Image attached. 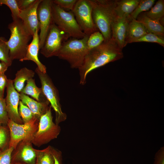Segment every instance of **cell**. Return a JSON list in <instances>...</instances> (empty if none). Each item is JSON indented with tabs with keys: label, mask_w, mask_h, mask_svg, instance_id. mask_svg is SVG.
Here are the masks:
<instances>
[{
	"label": "cell",
	"mask_w": 164,
	"mask_h": 164,
	"mask_svg": "<svg viewBox=\"0 0 164 164\" xmlns=\"http://www.w3.org/2000/svg\"><path fill=\"white\" fill-rule=\"evenodd\" d=\"M122 55V49L111 39L104 41L98 46L89 50L78 69L80 83H85L86 76L91 71L119 59Z\"/></svg>",
	"instance_id": "obj_1"
},
{
	"label": "cell",
	"mask_w": 164,
	"mask_h": 164,
	"mask_svg": "<svg viewBox=\"0 0 164 164\" xmlns=\"http://www.w3.org/2000/svg\"><path fill=\"white\" fill-rule=\"evenodd\" d=\"M92 9L94 22L102 34L104 41L111 38V24L117 17L114 12L113 0H88Z\"/></svg>",
	"instance_id": "obj_2"
},
{
	"label": "cell",
	"mask_w": 164,
	"mask_h": 164,
	"mask_svg": "<svg viewBox=\"0 0 164 164\" xmlns=\"http://www.w3.org/2000/svg\"><path fill=\"white\" fill-rule=\"evenodd\" d=\"M8 28L11 34L5 43L9 50L10 59L12 61L14 60L20 61L24 57L29 42L32 36L20 19L13 20L9 24Z\"/></svg>",
	"instance_id": "obj_3"
},
{
	"label": "cell",
	"mask_w": 164,
	"mask_h": 164,
	"mask_svg": "<svg viewBox=\"0 0 164 164\" xmlns=\"http://www.w3.org/2000/svg\"><path fill=\"white\" fill-rule=\"evenodd\" d=\"M89 36L77 39L70 38L64 41L56 56L67 61L72 68H79L89 51L87 43Z\"/></svg>",
	"instance_id": "obj_4"
},
{
	"label": "cell",
	"mask_w": 164,
	"mask_h": 164,
	"mask_svg": "<svg viewBox=\"0 0 164 164\" xmlns=\"http://www.w3.org/2000/svg\"><path fill=\"white\" fill-rule=\"evenodd\" d=\"M52 15L53 22L68 39H80L86 35L82 30L71 11H66L52 2Z\"/></svg>",
	"instance_id": "obj_5"
},
{
	"label": "cell",
	"mask_w": 164,
	"mask_h": 164,
	"mask_svg": "<svg viewBox=\"0 0 164 164\" xmlns=\"http://www.w3.org/2000/svg\"><path fill=\"white\" fill-rule=\"evenodd\" d=\"M51 107L40 117L37 130L32 141L35 146L39 147L57 138L61 132L60 127L53 122Z\"/></svg>",
	"instance_id": "obj_6"
},
{
	"label": "cell",
	"mask_w": 164,
	"mask_h": 164,
	"mask_svg": "<svg viewBox=\"0 0 164 164\" xmlns=\"http://www.w3.org/2000/svg\"><path fill=\"white\" fill-rule=\"evenodd\" d=\"M35 72L40 80L43 93L55 112V123L58 125L66 120L67 115L62 110L57 89L46 73L41 72L37 68Z\"/></svg>",
	"instance_id": "obj_7"
},
{
	"label": "cell",
	"mask_w": 164,
	"mask_h": 164,
	"mask_svg": "<svg viewBox=\"0 0 164 164\" xmlns=\"http://www.w3.org/2000/svg\"><path fill=\"white\" fill-rule=\"evenodd\" d=\"M39 120L34 117L28 122L19 124L9 119L7 124L10 136L9 147H12L14 149L22 140L32 141L38 129Z\"/></svg>",
	"instance_id": "obj_8"
},
{
	"label": "cell",
	"mask_w": 164,
	"mask_h": 164,
	"mask_svg": "<svg viewBox=\"0 0 164 164\" xmlns=\"http://www.w3.org/2000/svg\"><path fill=\"white\" fill-rule=\"evenodd\" d=\"M71 12L85 35L89 36L99 31L94 22L92 7L88 0H77Z\"/></svg>",
	"instance_id": "obj_9"
},
{
	"label": "cell",
	"mask_w": 164,
	"mask_h": 164,
	"mask_svg": "<svg viewBox=\"0 0 164 164\" xmlns=\"http://www.w3.org/2000/svg\"><path fill=\"white\" fill-rule=\"evenodd\" d=\"M68 39L53 22L46 37L41 53L46 58L56 56L63 42Z\"/></svg>",
	"instance_id": "obj_10"
},
{
	"label": "cell",
	"mask_w": 164,
	"mask_h": 164,
	"mask_svg": "<svg viewBox=\"0 0 164 164\" xmlns=\"http://www.w3.org/2000/svg\"><path fill=\"white\" fill-rule=\"evenodd\" d=\"M52 0H42L37 8V14L40 32L39 46L40 49L44 43L51 26L53 23L52 15Z\"/></svg>",
	"instance_id": "obj_11"
},
{
	"label": "cell",
	"mask_w": 164,
	"mask_h": 164,
	"mask_svg": "<svg viewBox=\"0 0 164 164\" xmlns=\"http://www.w3.org/2000/svg\"><path fill=\"white\" fill-rule=\"evenodd\" d=\"M36 149L32 147V141L25 140L19 142L14 149L11 161L12 164L17 163L36 164Z\"/></svg>",
	"instance_id": "obj_12"
},
{
	"label": "cell",
	"mask_w": 164,
	"mask_h": 164,
	"mask_svg": "<svg viewBox=\"0 0 164 164\" xmlns=\"http://www.w3.org/2000/svg\"><path fill=\"white\" fill-rule=\"evenodd\" d=\"M5 99L9 119L19 124H23L19 113L20 94L15 88L13 80L8 79Z\"/></svg>",
	"instance_id": "obj_13"
},
{
	"label": "cell",
	"mask_w": 164,
	"mask_h": 164,
	"mask_svg": "<svg viewBox=\"0 0 164 164\" xmlns=\"http://www.w3.org/2000/svg\"><path fill=\"white\" fill-rule=\"evenodd\" d=\"M132 18L116 17L112 22L111 26V39L121 49L127 43V35L129 22Z\"/></svg>",
	"instance_id": "obj_14"
},
{
	"label": "cell",
	"mask_w": 164,
	"mask_h": 164,
	"mask_svg": "<svg viewBox=\"0 0 164 164\" xmlns=\"http://www.w3.org/2000/svg\"><path fill=\"white\" fill-rule=\"evenodd\" d=\"M42 0H36L30 7L24 10H20V19L32 36L37 30H39L37 11L38 5Z\"/></svg>",
	"instance_id": "obj_15"
},
{
	"label": "cell",
	"mask_w": 164,
	"mask_h": 164,
	"mask_svg": "<svg viewBox=\"0 0 164 164\" xmlns=\"http://www.w3.org/2000/svg\"><path fill=\"white\" fill-rule=\"evenodd\" d=\"M39 30H37L32 36V39L27 47L24 57L20 60H31L37 65V67L41 72L46 73V67L39 61L38 58V53L39 48V37L38 34Z\"/></svg>",
	"instance_id": "obj_16"
},
{
	"label": "cell",
	"mask_w": 164,
	"mask_h": 164,
	"mask_svg": "<svg viewBox=\"0 0 164 164\" xmlns=\"http://www.w3.org/2000/svg\"><path fill=\"white\" fill-rule=\"evenodd\" d=\"M19 94L20 101L29 108L34 117L39 120L41 116L49 109V101L47 100L38 101L26 95L20 93Z\"/></svg>",
	"instance_id": "obj_17"
},
{
	"label": "cell",
	"mask_w": 164,
	"mask_h": 164,
	"mask_svg": "<svg viewBox=\"0 0 164 164\" xmlns=\"http://www.w3.org/2000/svg\"><path fill=\"white\" fill-rule=\"evenodd\" d=\"M140 0H113L114 12L117 17L130 18Z\"/></svg>",
	"instance_id": "obj_18"
},
{
	"label": "cell",
	"mask_w": 164,
	"mask_h": 164,
	"mask_svg": "<svg viewBox=\"0 0 164 164\" xmlns=\"http://www.w3.org/2000/svg\"><path fill=\"white\" fill-rule=\"evenodd\" d=\"M136 19L143 25L148 33H151L164 38V27L159 21L148 18L143 13L140 14Z\"/></svg>",
	"instance_id": "obj_19"
},
{
	"label": "cell",
	"mask_w": 164,
	"mask_h": 164,
	"mask_svg": "<svg viewBox=\"0 0 164 164\" xmlns=\"http://www.w3.org/2000/svg\"><path fill=\"white\" fill-rule=\"evenodd\" d=\"M147 33V30L142 23L136 19H132L128 26L127 43H132L134 40Z\"/></svg>",
	"instance_id": "obj_20"
},
{
	"label": "cell",
	"mask_w": 164,
	"mask_h": 164,
	"mask_svg": "<svg viewBox=\"0 0 164 164\" xmlns=\"http://www.w3.org/2000/svg\"><path fill=\"white\" fill-rule=\"evenodd\" d=\"M35 73L33 70L25 67L18 70L13 80L14 87L18 92H20L24 87L26 81L33 78Z\"/></svg>",
	"instance_id": "obj_21"
},
{
	"label": "cell",
	"mask_w": 164,
	"mask_h": 164,
	"mask_svg": "<svg viewBox=\"0 0 164 164\" xmlns=\"http://www.w3.org/2000/svg\"><path fill=\"white\" fill-rule=\"evenodd\" d=\"M20 93L29 95L38 101H43L47 100L41 98L45 96L43 93L41 88L37 86L35 80L33 78L27 81L26 86Z\"/></svg>",
	"instance_id": "obj_22"
},
{
	"label": "cell",
	"mask_w": 164,
	"mask_h": 164,
	"mask_svg": "<svg viewBox=\"0 0 164 164\" xmlns=\"http://www.w3.org/2000/svg\"><path fill=\"white\" fill-rule=\"evenodd\" d=\"M148 18L159 21L162 25L164 16V1L159 0L150 10L143 13Z\"/></svg>",
	"instance_id": "obj_23"
},
{
	"label": "cell",
	"mask_w": 164,
	"mask_h": 164,
	"mask_svg": "<svg viewBox=\"0 0 164 164\" xmlns=\"http://www.w3.org/2000/svg\"><path fill=\"white\" fill-rule=\"evenodd\" d=\"M51 148L52 146L49 145L42 150L36 149L37 155L36 162L38 164H54Z\"/></svg>",
	"instance_id": "obj_24"
},
{
	"label": "cell",
	"mask_w": 164,
	"mask_h": 164,
	"mask_svg": "<svg viewBox=\"0 0 164 164\" xmlns=\"http://www.w3.org/2000/svg\"><path fill=\"white\" fill-rule=\"evenodd\" d=\"M155 2V0H140L137 6L131 15V17L136 19L138 15L142 13L149 10Z\"/></svg>",
	"instance_id": "obj_25"
},
{
	"label": "cell",
	"mask_w": 164,
	"mask_h": 164,
	"mask_svg": "<svg viewBox=\"0 0 164 164\" xmlns=\"http://www.w3.org/2000/svg\"><path fill=\"white\" fill-rule=\"evenodd\" d=\"M104 39L101 33L99 31L91 34L89 37L87 45L89 50L101 44Z\"/></svg>",
	"instance_id": "obj_26"
},
{
	"label": "cell",
	"mask_w": 164,
	"mask_h": 164,
	"mask_svg": "<svg viewBox=\"0 0 164 164\" xmlns=\"http://www.w3.org/2000/svg\"><path fill=\"white\" fill-rule=\"evenodd\" d=\"M7 5L10 9L13 21L20 19V10L19 9L16 0H0V6Z\"/></svg>",
	"instance_id": "obj_27"
},
{
	"label": "cell",
	"mask_w": 164,
	"mask_h": 164,
	"mask_svg": "<svg viewBox=\"0 0 164 164\" xmlns=\"http://www.w3.org/2000/svg\"><path fill=\"white\" fill-rule=\"evenodd\" d=\"M19 113L23 123L29 122L34 117L30 109L21 101L19 102Z\"/></svg>",
	"instance_id": "obj_28"
},
{
	"label": "cell",
	"mask_w": 164,
	"mask_h": 164,
	"mask_svg": "<svg viewBox=\"0 0 164 164\" xmlns=\"http://www.w3.org/2000/svg\"><path fill=\"white\" fill-rule=\"evenodd\" d=\"M142 42L156 43L164 46V38L151 33H147L140 38L134 40L132 43Z\"/></svg>",
	"instance_id": "obj_29"
},
{
	"label": "cell",
	"mask_w": 164,
	"mask_h": 164,
	"mask_svg": "<svg viewBox=\"0 0 164 164\" xmlns=\"http://www.w3.org/2000/svg\"><path fill=\"white\" fill-rule=\"evenodd\" d=\"M10 139L9 129L5 126L0 125V149H4L9 147Z\"/></svg>",
	"instance_id": "obj_30"
},
{
	"label": "cell",
	"mask_w": 164,
	"mask_h": 164,
	"mask_svg": "<svg viewBox=\"0 0 164 164\" xmlns=\"http://www.w3.org/2000/svg\"><path fill=\"white\" fill-rule=\"evenodd\" d=\"M5 40L0 42V60L6 63L9 67L12 61L10 59L9 50L5 43Z\"/></svg>",
	"instance_id": "obj_31"
},
{
	"label": "cell",
	"mask_w": 164,
	"mask_h": 164,
	"mask_svg": "<svg viewBox=\"0 0 164 164\" xmlns=\"http://www.w3.org/2000/svg\"><path fill=\"white\" fill-rule=\"evenodd\" d=\"M14 149L9 147L3 149H0V164H12V154Z\"/></svg>",
	"instance_id": "obj_32"
},
{
	"label": "cell",
	"mask_w": 164,
	"mask_h": 164,
	"mask_svg": "<svg viewBox=\"0 0 164 164\" xmlns=\"http://www.w3.org/2000/svg\"><path fill=\"white\" fill-rule=\"evenodd\" d=\"M77 0H53V2L67 11H72Z\"/></svg>",
	"instance_id": "obj_33"
},
{
	"label": "cell",
	"mask_w": 164,
	"mask_h": 164,
	"mask_svg": "<svg viewBox=\"0 0 164 164\" xmlns=\"http://www.w3.org/2000/svg\"><path fill=\"white\" fill-rule=\"evenodd\" d=\"M9 119L5 99L0 97V125H7Z\"/></svg>",
	"instance_id": "obj_34"
},
{
	"label": "cell",
	"mask_w": 164,
	"mask_h": 164,
	"mask_svg": "<svg viewBox=\"0 0 164 164\" xmlns=\"http://www.w3.org/2000/svg\"><path fill=\"white\" fill-rule=\"evenodd\" d=\"M18 8L20 10H24L32 5L36 0H16Z\"/></svg>",
	"instance_id": "obj_35"
},
{
	"label": "cell",
	"mask_w": 164,
	"mask_h": 164,
	"mask_svg": "<svg viewBox=\"0 0 164 164\" xmlns=\"http://www.w3.org/2000/svg\"><path fill=\"white\" fill-rule=\"evenodd\" d=\"M51 152L54 159V164H62V152L52 147L51 148Z\"/></svg>",
	"instance_id": "obj_36"
},
{
	"label": "cell",
	"mask_w": 164,
	"mask_h": 164,
	"mask_svg": "<svg viewBox=\"0 0 164 164\" xmlns=\"http://www.w3.org/2000/svg\"><path fill=\"white\" fill-rule=\"evenodd\" d=\"M154 164H164V147H162L155 154Z\"/></svg>",
	"instance_id": "obj_37"
},
{
	"label": "cell",
	"mask_w": 164,
	"mask_h": 164,
	"mask_svg": "<svg viewBox=\"0 0 164 164\" xmlns=\"http://www.w3.org/2000/svg\"><path fill=\"white\" fill-rule=\"evenodd\" d=\"M8 79L5 74L0 75V97L4 98V92L6 87Z\"/></svg>",
	"instance_id": "obj_38"
},
{
	"label": "cell",
	"mask_w": 164,
	"mask_h": 164,
	"mask_svg": "<svg viewBox=\"0 0 164 164\" xmlns=\"http://www.w3.org/2000/svg\"><path fill=\"white\" fill-rule=\"evenodd\" d=\"M9 66L5 63L0 62V75L5 74Z\"/></svg>",
	"instance_id": "obj_39"
},
{
	"label": "cell",
	"mask_w": 164,
	"mask_h": 164,
	"mask_svg": "<svg viewBox=\"0 0 164 164\" xmlns=\"http://www.w3.org/2000/svg\"><path fill=\"white\" fill-rule=\"evenodd\" d=\"M5 40L4 39L2 38H0V42L2 41Z\"/></svg>",
	"instance_id": "obj_40"
},
{
	"label": "cell",
	"mask_w": 164,
	"mask_h": 164,
	"mask_svg": "<svg viewBox=\"0 0 164 164\" xmlns=\"http://www.w3.org/2000/svg\"><path fill=\"white\" fill-rule=\"evenodd\" d=\"M14 164H26L21 163H16Z\"/></svg>",
	"instance_id": "obj_41"
},
{
	"label": "cell",
	"mask_w": 164,
	"mask_h": 164,
	"mask_svg": "<svg viewBox=\"0 0 164 164\" xmlns=\"http://www.w3.org/2000/svg\"><path fill=\"white\" fill-rule=\"evenodd\" d=\"M36 164H38V163L36 162Z\"/></svg>",
	"instance_id": "obj_42"
}]
</instances>
